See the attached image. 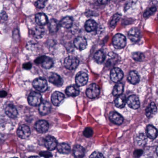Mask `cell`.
Masks as SVG:
<instances>
[{
  "label": "cell",
  "instance_id": "32",
  "mask_svg": "<svg viewBox=\"0 0 158 158\" xmlns=\"http://www.w3.org/2000/svg\"><path fill=\"white\" fill-rule=\"evenodd\" d=\"M135 141L139 146L143 147L147 143V136L143 133L139 134L136 137Z\"/></svg>",
  "mask_w": 158,
  "mask_h": 158
},
{
  "label": "cell",
  "instance_id": "10",
  "mask_svg": "<svg viewBox=\"0 0 158 158\" xmlns=\"http://www.w3.org/2000/svg\"><path fill=\"white\" fill-rule=\"evenodd\" d=\"M58 142L56 139L52 136H48L45 139V146L49 150H53L57 147Z\"/></svg>",
  "mask_w": 158,
  "mask_h": 158
},
{
  "label": "cell",
  "instance_id": "42",
  "mask_svg": "<svg viewBox=\"0 0 158 158\" xmlns=\"http://www.w3.org/2000/svg\"><path fill=\"white\" fill-rule=\"evenodd\" d=\"M143 151L142 150L138 149L135 151L134 152V155L135 158H138L142 155Z\"/></svg>",
  "mask_w": 158,
  "mask_h": 158
},
{
  "label": "cell",
  "instance_id": "23",
  "mask_svg": "<svg viewBox=\"0 0 158 158\" xmlns=\"http://www.w3.org/2000/svg\"><path fill=\"white\" fill-rule=\"evenodd\" d=\"M157 109L156 105L154 102H152L150 103L149 105L147 107L146 110V116L148 118L152 117L157 113Z\"/></svg>",
  "mask_w": 158,
  "mask_h": 158
},
{
  "label": "cell",
  "instance_id": "7",
  "mask_svg": "<svg viewBox=\"0 0 158 158\" xmlns=\"http://www.w3.org/2000/svg\"><path fill=\"white\" fill-rule=\"evenodd\" d=\"M88 81V75L86 73L79 72L77 74L75 78L76 83L78 87L83 86L86 85Z\"/></svg>",
  "mask_w": 158,
  "mask_h": 158
},
{
  "label": "cell",
  "instance_id": "45",
  "mask_svg": "<svg viewBox=\"0 0 158 158\" xmlns=\"http://www.w3.org/2000/svg\"><path fill=\"white\" fill-rule=\"evenodd\" d=\"M98 2L100 4H105L109 2V1H98Z\"/></svg>",
  "mask_w": 158,
  "mask_h": 158
},
{
  "label": "cell",
  "instance_id": "8",
  "mask_svg": "<svg viewBox=\"0 0 158 158\" xmlns=\"http://www.w3.org/2000/svg\"><path fill=\"white\" fill-rule=\"evenodd\" d=\"M30 133V128L28 126L26 125L20 126L17 129V135L22 139H26L29 137Z\"/></svg>",
  "mask_w": 158,
  "mask_h": 158
},
{
  "label": "cell",
  "instance_id": "31",
  "mask_svg": "<svg viewBox=\"0 0 158 158\" xmlns=\"http://www.w3.org/2000/svg\"><path fill=\"white\" fill-rule=\"evenodd\" d=\"M97 23L94 20H89L85 24V29L88 32H91L94 31L97 28Z\"/></svg>",
  "mask_w": 158,
  "mask_h": 158
},
{
  "label": "cell",
  "instance_id": "37",
  "mask_svg": "<svg viewBox=\"0 0 158 158\" xmlns=\"http://www.w3.org/2000/svg\"><path fill=\"white\" fill-rule=\"evenodd\" d=\"M156 10L157 9L155 7H152L151 8H148L144 12V17L147 18L149 16H151L156 12Z\"/></svg>",
  "mask_w": 158,
  "mask_h": 158
},
{
  "label": "cell",
  "instance_id": "9",
  "mask_svg": "<svg viewBox=\"0 0 158 158\" xmlns=\"http://www.w3.org/2000/svg\"><path fill=\"white\" fill-rule=\"evenodd\" d=\"M123 77V73L120 68H114L110 72V78L113 82L117 83L121 81Z\"/></svg>",
  "mask_w": 158,
  "mask_h": 158
},
{
  "label": "cell",
  "instance_id": "25",
  "mask_svg": "<svg viewBox=\"0 0 158 158\" xmlns=\"http://www.w3.org/2000/svg\"><path fill=\"white\" fill-rule=\"evenodd\" d=\"M45 29L41 26L36 27L32 30V34L34 37L37 39L42 38L45 34Z\"/></svg>",
  "mask_w": 158,
  "mask_h": 158
},
{
  "label": "cell",
  "instance_id": "12",
  "mask_svg": "<svg viewBox=\"0 0 158 158\" xmlns=\"http://www.w3.org/2000/svg\"><path fill=\"white\" fill-rule=\"evenodd\" d=\"M127 103L130 108L134 110L138 109L140 106L139 99L136 95H131L128 97Z\"/></svg>",
  "mask_w": 158,
  "mask_h": 158
},
{
  "label": "cell",
  "instance_id": "43",
  "mask_svg": "<svg viewBox=\"0 0 158 158\" xmlns=\"http://www.w3.org/2000/svg\"><path fill=\"white\" fill-rule=\"evenodd\" d=\"M31 67H32V64L30 63H27L24 64L23 65V68L27 69V70L31 69Z\"/></svg>",
  "mask_w": 158,
  "mask_h": 158
},
{
  "label": "cell",
  "instance_id": "39",
  "mask_svg": "<svg viewBox=\"0 0 158 158\" xmlns=\"http://www.w3.org/2000/svg\"><path fill=\"white\" fill-rule=\"evenodd\" d=\"M89 158H104V157L100 152L95 151L90 155Z\"/></svg>",
  "mask_w": 158,
  "mask_h": 158
},
{
  "label": "cell",
  "instance_id": "5",
  "mask_svg": "<svg viewBox=\"0 0 158 158\" xmlns=\"http://www.w3.org/2000/svg\"><path fill=\"white\" fill-rule=\"evenodd\" d=\"M35 62L37 64H40L43 68L47 69L51 68L53 64L52 59L46 56L39 57L35 60Z\"/></svg>",
  "mask_w": 158,
  "mask_h": 158
},
{
  "label": "cell",
  "instance_id": "21",
  "mask_svg": "<svg viewBox=\"0 0 158 158\" xmlns=\"http://www.w3.org/2000/svg\"><path fill=\"white\" fill-rule=\"evenodd\" d=\"M79 89L77 85L69 86L66 88L65 90V93L68 96L71 97H76L78 96L79 94Z\"/></svg>",
  "mask_w": 158,
  "mask_h": 158
},
{
  "label": "cell",
  "instance_id": "15",
  "mask_svg": "<svg viewBox=\"0 0 158 158\" xmlns=\"http://www.w3.org/2000/svg\"><path fill=\"white\" fill-rule=\"evenodd\" d=\"M51 108L50 103L47 101H44L39 105V110L41 115H46L50 112Z\"/></svg>",
  "mask_w": 158,
  "mask_h": 158
},
{
  "label": "cell",
  "instance_id": "27",
  "mask_svg": "<svg viewBox=\"0 0 158 158\" xmlns=\"http://www.w3.org/2000/svg\"><path fill=\"white\" fill-rule=\"evenodd\" d=\"M127 79L128 82L132 85H136L139 81V76L135 71H131L130 72L127 77Z\"/></svg>",
  "mask_w": 158,
  "mask_h": 158
},
{
  "label": "cell",
  "instance_id": "41",
  "mask_svg": "<svg viewBox=\"0 0 158 158\" xmlns=\"http://www.w3.org/2000/svg\"><path fill=\"white\" fill-rule=\"evenodd\" d=\"M40 156L45 157V158H49L52 157V154L48 151L42 152H40Z\"/></svg>",
  "mask_w": 158,
  "mask_h": 158
},
{
  "label": "cell",
  "instance_id": "4",
  "mask_svg": "<svg viewBox=\"0 0 158 158\" xmlns=\"http://www.w3.org/2000/svg\"><path fill=\"white\" fill-rule=\"evenodd\" d=\"M79 62L76 57L73 56H68L64 60V65L67 69L73 70L77 68Z\"/></svg>",
  "mask_w": 158,
  "mask_h": 158
},
{
  "label": "cell",
  "instance_id": "46",
  "mask_svg": "<svg viewBox=\"0 0 158 158\" xmlns=\"http://www.w3.org/2000/svg\"><path fill=\"white\" fill-rule=\"evenodd\" d=\"M29 158H39V157H38V156H31V157H29Z\"/></svg>",
  "mask_w": 158,
  "mask_h": 158
},
{
  "label": "cell",
  "instance_id": "28",
  "mask_svg": "<svg viewBox=\"0 0 158 158\" xmlns=\"http://www.w3.org/2000/svg\"><path fill=\"white\" fill-rule=\"evenodd\" d=\"M126 98V96L123 94L120 95L117 97V98L115 99L114 101L115 106L117 108H124L125 106L126 103L127 102Z\"/></svg>",
  "mask_w": 158,
  "mask_h": 158
},
{
  "label": "cell",
  "instance_id": "20",
  "mask_svg": "<svg viewBox=\"0 0 158 158\" xmlns=\"http://www.w3.org/2000/svg\"><path fill=\"white\" fill-rule=\"evenodd\" d=\"M85 150L84 147L81 145H76L73 149L74 156L76 158H82L85 155Z\"/></svg>",
  "mask_w": 158,
  "mask_h": 158
},
{
  "label": "cell",
  "instance_id": "29",
  "mask_svg": "<svg viewBox=\"0 0 158 158\" xmlns=\"http://www.w3.org/2000/svg\"><path fill=\"white\" fill-rule=\"evenodd\" d=\"M57 150L63 154H68L71 151V147L67 143H62L59 144L57 147Z\"/></svg>",
  "mask_w": 158,
  "mask_h": 158
},
{
  "label": "cell",
  "instance_id": "38",
  "mask_svg": "<svg viewBox=\"0 0 158 158\" xmlns=\"http://www.w3.org/2000/svg\"><path fill=\"white\" fill-rule=\"evenodd\" d=\"M84 136L86 137L89 138L92 136L93 135V130L90 127H86L85 128L83 132Z\"/></svg>",
  "mask_w": 158,
  "mask_h": 158
},
{
  "label": "cell",
  "instance_id": "2",
  "mask_svg": "<svg viewBox=\"0 0 158 158\" xmlns=\"http://www.w3.org/2000/svg\"><path fill=\"white\" fill-rule=\"evenodd\" d=\"M33 85L40 92H45L48 89V82L46 79L43 78H36L33 81Z\"/></svg>",
  "mask_w": 158,
  "mask_h": 158
},
{
  "label": "cell",
  "instance_id": "33",
  "mask_svg": "<svg viewBox=\"0 0 158 158\" xmlns=\"http://www.w3.org/2000/svg\"><path fill=\"white\" fill-rule=\"evenodd\" d=\"M123 85L122 83H118L114 86L113 90V95L114 96H119L122 95L123 91Z\"/></svg>",
  "mask_w": 158,
  "mask_h": 158
},
{
  "label": "cell",
  "instance_id": "1",
  "mask_svg": "<svg viewBox=\"0 0 158 158\" xmlns=\"http://www.w3.org/2000/svg\"><path fill=\"white\" fill-rule=\"evenodd\" d=\"M126 43V38L122 34H116L113 38V45L116 49H121L124 48Z\"/></svg>",
  "mask_w": 158,
  "mask_h": 158
},
{
  "label": "cell",
  "instance_id": "17",
  "mask_svg": "<svg viewBox=\"0 0 158 158\" xmlns=\"http://www.w3.org/2000/svg\"><path fill=\"white\" fill-rule=\"evenodd\" d=\"M110 120L114 123L117 125H121L123 122V118L118 113L112 111L109 114Z\"/></svg>",
  "mask_w": 158,
  "mask_h": 158
},
{
  "label": "cell",
  "instance_id": "48",
  "mask_svg": "<svg viewBox=\"0 0 158 158\" xmlns=\"http://www.w3.org/2000/svg\"><path fill=\"white\" fill-rule=\"evenodd\" d=\"M16 158V157H14V158Z\"/></svg>",
  "mask_w": 158,
  "mask_h": 158
},
{
  "label": "cell",
  "instance_id": "16",
  "mask_svg": "<svg viewBox=\"0 0 158 158\" xmlns=\"http://www.w3.org/2000/svg\"><path fill=\"white\" fill-rule=\"evenodd\" d=\"M74 45L77 49L83 50L86 48L87 42L86 40L83 37H77L74 40Z\"/></svg>",
  "mask_w": 158,
  "mask_h": 158
},
{
  "label": "cell",
  "instance_id": "50",
  "mask_svg": "<svg viewBox=\"0 0 158 158\" xmlns=\"http://www.w3.org/2000/svg\"></svg>",
  "mask_w": 158,
  "mask_h": 158
},
{
  "label": "cell",
  "instance_id": "24",
  "mask_svg": "<svg viewBox=\"0 0 158 158\" xmlns=\"http://www.w3.org/2000/svg\"><path fill=\"white\" fill-rule=\"evenodd\" d=\"M147 136L151 139H155L158 135L157 129L151 125H149L147 127Z\"/></svg>",
  "mask_w": 158,
  "mask_h": 158
},
{
  "label": "cell",
  "instance_id": "35",
  "mask_svg": "<svg viewBox=\"0 0 158 158\" xmlns=\"http://www.w3.org/2000/svg\"><path fill=\"white\" fill-rule=\"evenodd\" d=\"M132 58L137 61H142L144 60L145 56L142 52H135L132 54Z\"/></svg>",
  "mask_w": 158,
  "mask_h": 158
},
{
  "label": "cell",
  "instance_id": "14",
  "mask_svg": "<svg viewBox=\"0 0 158 158\" xmlns=\"http://www.w3.org/2000/svg\"><path fill=\"white\" fill-rule=\"evenodd\" d=\"M128 37L131 41L136 42L140 40L141 38V34L138 29L134 27L129 30L128 33Z\"/></svg>",
  "mask_w": 158,
  "mask_h": 158
},
{
  "label": "cell",
  "instance_id": "13",
  "mask_svg": "<svg viewBox=\"0 0 158 158\" xmlns=\"http://www.w3.org/2000/svg\"><path fill=\"white\" fill-rule=\"evenodd\" d=\"M64 98V96L63 93L56 91L52 95V102L54 106H58L63 101Z\"/></svg>",
  "mask_w": 158,
  "mask_h": 158
},
{
  "label": "cell",
  "instance_id": "3",
  "mask_svg": "<svg viewBox=\"0 0 158 158\" xmlns=\"http://www.w3.org/2000/svg\"><path fill=\"white\" fill-rule=\"evenodd\" d=\"M100 92L98 85L96 84H92L87 88L86 94L89 98L94 99L99 96Z\"/></svg>",
  "mask_w": 158,
  "mask_h": 158
},
{
  "label": "cell",
  "instance_id": "30",
  "mask_svg": "<svg viewBox=\"0 0 158 158\" xmlns=\"http://www.w3.org/2000/svg\"><path fill=\"white\" fill-rule=\"evenodd\" d=\"M73 18L70 16H65L63 18L60 22V26L65 28H69L72 27L73 24Z\"/></svg>",
  "mask_w": 158,
  "mask_h": 158
},
{
  "label": "cell",
  "instance_id": "44",
  "mask_svg": "<svg viewBox=\"0 0 158 158\" xmlns=\"http://www.w3.org/2000/svg\"><path fill=\"white\" fill-rule=\"evenodd\" d=\"M7 92L4 91H2L1 92V96L2 98L5 97L7 95Z\"/></svg>",
  "mask_w": 158,
  "mask_h": 158
},
{
  "label": "cell",
  "instance_id": "22",
  "mask_svg": "<svg viewBox=\"0 0 158 158\" xmlns=\"http://www.w3.org/2000/svg\"><path fill=\"white\" fill-rule=\"evenodd\" d=\"M6 114L10 118H14L18 115V111L15 107L12 104H9L5 109Z\"/></svg>",
  "mask_w": 158,
  "mask_h": 158
},
{
  "label": "cell",
  "instance_id": "47",
  "mask_svg": "<svg viewBox=\"0 0 158 158\" xmlns=\"http://www.w3.org/2000/svg\"><path fill=\"white\" fill-rule=\"evenodd\" d=\"M156 153H157V155L158 156V146L157 147V148H156Z\"/></svg>",
  "mask_w": 158,
  "mask_h": 158
},
{
  "label": "cell",
  "instance_id": "6",
  "mask_svg": "<svg viewBox=\"0 0 158 158\" xmlns=\"http://www.w3.org/2000/svg\"><path fill=\"white\" fill-rule=\"evenodd\" d=\"M42 97L39 93L32 92L28 97V102L32 106H36L40 105L41 103Z\"/></svg>",
  "mask_w": 158,
  "mask_h": 158
},
{
  "label": "cell",
  "instance_id": "40",
  "mask_svg": "<svg viewBox=\"0 0 158 158\" xmlns=\"http://www.w3.org/2000/svg\"><path fill=\"white\" fill-rule=\"evenodd\" d=\"M47 1H38L36 2L35 3V5L37 8H39V9H43L45 7L46 3Z\"/></svg>",
  "mask_w": 158,
  "mask_h": 158
},
{
  "label": "cell",
  "instance_id": "49",
  "mask_svg": "<svg viewBox=\"0 0 158 158\" xmlns=\"http://www.w3.org/2000/svg\"></svg>",
  "mask_w": 158,
  "mask_h": 158
},
{
  "label": "cell",
  "instance_id": "34",
  "mask_svg": "<svg viewBox=\"0 0 158 158\" xmlns=\"http://www.w3.org/2000/svg\"><path fill=\"white\" fill-rule=\"evenodd\" d=\"M94 59L98 63H102L105 60V54L102 51H98L94 55Z\"/></svg>",
  "mask_w": 158,
  "mask_h": 158
},
{
  "label": "cell",
  "instance_id": "36",
  "mask_svg": "<svg viewBox=\"0 0 158 158\" xmlns=\"http://www.w3.org/2000/svg\"><path fill=\"white\" fill-rule=\"evenodd\" d=\"M121 17V15L119 14H116L114 15L111 21H110V25L111 27H115L116 26V24L117 23L119 20H120V18Z\"/></svg>",
  "mask_w": 158,
  "mask_h": 158
},
{
  "label": "cell",
  "instance_id": "19",
  "mask_svg": "<svg viewBox=\"0 0 158 158\" xmlns=\"http://www.w3.org/2000/svg\"><path fill=\"white\" fill-rule=\"evenodd\" d=\"M35 22L39 26H43L48 23V20L45 14L40 13L36 15Z\"/></svg>",
  "mask_w": 158,
  "mask_h": 158
},
{
  "label": "cell",
  "instance_id": "11",
  "mask_svg": "<svg viewBox=\"0 0 158 158\" xmlns=\"http://www.w3.org/2000/svg\"><path fill=\"white\" fill-rule=\"evenodd\" d=\"M35 128L39 133H46L48 130V123L45 120H40L35 124Z\"/></svg>",
  "mask_w": 158,
  "mask_h": 158
},
{
  "label": "cell",
  "instance_id": "26",
  "mask_svg": "<svg viewBox=\"0 0 158 158\" xmlns=\"http://www.w3.org/2000/svg\"><path fill=\"white\" fill-rule=\"evenodd\" d=\"M60 23L55 19H51L49 23L48 28L51 33H56L60 28Z\"/></svg>",
  "mask_w": 158,
  "mask_h": 158
},
{
  "label": "cell",
  "instance_id": "18",
  "mask_svg": "<svg viewBox=\"0 0 158 158\" xmlns=\"http://www.w3.org/2000/svg\"><path fill=\"white\" fill-rule=\"evenodd\" d=\"M49 81L57 86H61L63 84V80L60 76L55 73H52L49 77Z\"/></svg>",
  "mask_w": 158,
  "mask_h": 158
}]
</instances>
